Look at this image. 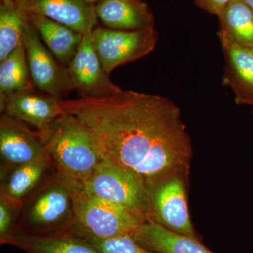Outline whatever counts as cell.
Here are the masks:
<instances>
[{
	"label": "cell",
	"instance_id": "obj_1",
	"mask_svg": "<svg viewBox=\"0 0 253 253\" xmlns=\"http://www.w3.org/2000/svg\"><path fill=\"white\" fill-rule=\"evenodd\" d=\"M61 105L90 131L105 157L139 176L147 189L171 174L189 172L191 139L180 109L168 98L122 90Z\"/></svg>",
	"mask_w": 253,
	"mask_h": 253
},
{
	"label": "cell",
	"instance_id": "obj_2",
	"mask_svg": "<svg viewBox=\"0 0 253 253\" xmlns=\"http://www.w3.org/2000/svg\"><path fill=\"white\" fill-rule=\"evenodd\" d=\"M45 145L55 171L72 191L83 189L104 158L90 131L67 113L56 123Z\"/></svg>",
	"mask_w": 253,
	"mask_h": 253
},
{
	"label": "cell",
	"instance_id": "obj_3",
	"mask_svg": "<svg viewBox=\"0 0 253 253\" xmlns=\"http://www.w3.org/2000/svg\"><path fill=\"white\" fill-rule=\"evenodd\" d=\"M76 223L72 189L54 171L23 201L16 231L49 236L69 230Z\"/></svg>",
	"mask_w": 253,
	"mask_h": 253
},
{
	"label": "cell",
	"instance_id": "obj_4",
	"mask_svg": "<svg viewBox=\"0 0 253 253\" xmlns=\"http://www.w3.org/2000/svg\"><path fill=\"white\" fill-rule=\"evenodd\" d=\"M83 189L123 206L145 221L150 219L149 191L144 183L105 156Z\"/></svg>",
	"mask_w": 253,
	"mask_h": 253
},
{
	"label": "cell",
	"instance_id": "obj_5",
	"mask_svg": "<svg viewBox=\"0 0 253 253\" xmlns=\"http://www.w3.org/2000/svg\"><path fill=\"white\" fill-rule=\"evenodd\" d=\"M73 200L76 224L99 239L132 236L146 221L123 206L83 189L73 191Z\"/></svg>",
	"mask_w": 253,
	"mask_h": 253
},
{
	"label": "cell",
	"instance_id": "obj_6",
	"mask_svg": "<svg viewBox=\"0 0 253 253\" xmlns=\"http://www.w3.org/2000/svg\"><path fill=\"white\" fill-rule=\"evenodd\" d=\"M189 172H178L164 178L148 189L150 219L168 230L199 239L188 207Z\"/></svg>",
	"mask_w": 253,
	"mask_h": 253
},
{
	"label": "cell",
	"instance_id": "obj_7",
	"mask_svg": "<svg viewBox=\"0 0 253 253\" xmlns=\"http://www.w3.org/2000/svg\"><path fill=\"white\" fill-rule=\"evenodd\" d=\"M158 38L156 28L120 31L99 26L91 32L95 52L108 74L119 66L132 62L150 54Z\"/></svg>",
	"mask_w": 253,
	"mask_h": 253
},
{
	"label": "cell",
	"instance_id": "obj_8",
	"mask_svg": "<svg viewBox=\"0 0 253 253\" xmlns=\"http://www.w3.org/2000/svg\"><path fill=\"white\" fill-rule=\"evenodd\" d=\"M23 43L32 81L38 91L65 100L76 90L68 68L46 47L28 18L23 30Z\"/></svg>",
	"mask_w": 253,
	"mask_h": 253
},
{
	"label": "cell",
	"instance_id": "obj_9",
	"mask_svg": "<svg viewBox=\"0 0 253 253\" xmlns=\"http://www.w3.org/2000/svg\"><path fill=\"white\" fill-rule=\"evenodd\" d=\"M61 100L41 91H19L0 104L1 113L26 123L41 134L44 144L65 111Z\"/></svg>",
	"mask_w": 253,
	"mask_h": 253
},
{
	"label": "cell",
	"instance_id": "obj_10",
	"mask_svg": "<svg viewBox=\"0 0 253 253\" xmlns=\"http://www.w3.org/2000/svg\"><path fill=\"white\" fill-rule=\"evenodd\" d=\"M90 33L84 35L77 52L69 66L68 73L75 89L81 98L100 99L121 92V87L110 79L95 52Z\"/></svg>",
	"mask_w": 253,
	"mask_h": 253
},
{
	"label": "cell",
	"instance_id": "obj_11",
	"mask_svg": "<svg viewBox=\"0 0 253 253\" xmlns=\"http://www.w3.org/2000/svg\"><path fill=\"white\" fill-rule=\"evenodd\" d=\"M46 152L38 131L28 125L1 113L0 118V168L29 162Z\"/></svg>",
	"mask_w": 253,
	"mask_h": 253
},
{
	"label": "cell",
	"instance_id": "obj_12",
	"mask_svg": "<svg viewBox=\"0 0 253 253\" xmlns=\"http://www.w3.org/2000/svg\"><path fill=\"white\" fill-rule=\"evenodd\" d=\"M14 2L25 12L45 16L83 36L99 25L94 5L85 0H15Z\"/></svg>",
	"mask_w": 253,
	"mask_h": 253
},
{
	"label": "cell",
	"instance_id": "obj_13",
	"mask_svg": "<svg viewBox=\"0 0 253 253\" xmlns=\"http://www.w3.org/2000/svg\"><path fill=\"white\" fill-rule=\"evenodd\" d=\"M54 171L47 151L29 162L0 168V197L22 204Z\"/></svg>",
	"mask_w": 253,
	"mask_h": 253
},
{
	"label": "cell",
	"instance_id": "obj_14",
	"mask_svg": "<svg viewBox=\"0 0 253 253\" xmlns=\"http://www.w3.org/2000/svg\"><path fill=\"white\" fill-rule=\"evenodd\" d=\"M95 6L98 20L104 26L120 31L155 28V17L143 0H101Z\"/></svg>",
	"mask_w": 253,
	"mask_h": 253
},
{
	"label": "cell",
	"instance_id": "obj_15",
	"mask_svg": "<svg viewBox=\"0 0 253 253\" xmlns=\"http://www.w3.org/2000/svg\"><path fill=\"white\" fill-rule=\"evenodd\" d=\"M225 65L222 84L229 86L238 105L253 106V49L223 46Z\"/></svg>",
	"mask_w": 253,
	"mask_h": 253
},
{
	"label": "cell",
	"instance_id": "obj_16",
	"mask_svg": "<svg viewBox=\"0 0 253 253\" xmlns=\"http://www.w3.org/2000/svg\"><path fill=\"white\" fill-rule=\"evenodd\" d=\"M73 227L49 236L31 235L16 231L11 246L27 253H101Z\"/></svg>",
	"mask_w": 253,
	"mask_h": 253
},
{
	"label": "cell",
	"instance_id": "obj_17",
	"mask_svg": "<svg viewBox=\"0 0 253 253\" xmlns=\"http://www.w3.org/2000/svg\"><path fill=\"white\" fill-rule=\"evenodd\" d=\"M131 237L145 249L157 253H214L199 239L176 234L150 219Z\"/></svg>",
	"mask_w": 253,
	"mask_h": 253
},
{
	"label": "cell",
	"instance_id": "obj_18",
	"mask_svg": "<svg viewBox=\"0 0 253 253\" xmlns=\"http://www.w3.org/2000/svg\"><path fill=\"white\" fill-rule=\"evenodd\" d=\"M26 13L41 41L58 61L68 67L77 52L83 35L45 16Z\"/></svg>",
	"mask_w": 253,
	"mask_h": 253
},
{
	"label": "cell",
	"instance_id": "obj_19",
	"mask_svg": "<svg viewBox=\"0 0 253 253\" xmlns=\"http://www.w3.org/2000/svg\"><path fill=\"white\" fill-rule=\"evenodd\" d=\"M217 35L221 46L253 49V11L243 0H231L220 14Z\"/></svg>",
	"mask_w": 253,
	"mask_h": 253
},
{
	"label": "cell",
	"instance_id": "obj_20",
	"mask_svg": "<svg viewBox=\"0 0 253 253\" xmlns=\"http://www.w3.org/2000/svg\"><path fill=\"white\" fill-rule=\"evenodd\" d=\"M34 88L22 42L7 57L0 61V104L15 93Z\"/></svg>",
	"mask_w": 253,
	"mask_h": 253
},
{
	"label": "cell",
	"instance_id": "obj_21",
	"mask_svg": "<svg viewBox=\"0 0 253 253\" xmlns=\"http://www.w3.org/2000/svg\"><path fill=\"white\" fill-rule=\"evenodd\" d=\"M27 14L14 1L0 2V61L23 42Z\"/></svg>",
	"mask_w": 253,
	"mask_h": 253
},
{
	"label": "cell",
	"instance_id": "obj_22",
	"mask_svg": "<svg viewBox=\"0 0 253 253\" xmlns=\"http://www.w3.org/2000/svg\"><path fill=\"white\" fill-rule=\"evenodd\" d=\"M73 229L101 253H157L145 249L130 236L103 239L88 234L80 228L77 224H75Z\"/></svg>",
	"mask_w": 253,
	"mask_h": 253
},
{
	"label": "cell",
	"instance_id": "obj_23",
	"mask_svg": "<svg viewBox=\"0 0 253 253\" xmlns=\"http://www.w3.org/2000/svg\"><path fill=\"white\" fill-rule=\"evenodd\" d=\"M21 203L0 197V244L10 245L16 229Z\"/></svg>",
	"mask_w": 253,
	"mask_h": 253
},
{
	"label": "cell",
	"instance_id": "obj_24",
	"mask_svg": "<svg viewBox=\"0 0 253 253\" xmlns=\"http://www.w3.org/2000/svg\"><path fill=\"white\" fill-rule=\"evenodd\" d=\"M195 4L209 14L219 16L231 0H194Z\"/></svg>",
	"mask_w": 253,
	"mask_h": 253
},
{
	"label": "cell",
	"instance_id": "obj_25",
	"mask_svg": "<svg viewBox=\"0 0 253 253\" xmlns=\"http://www.w3.org/2000/svg\"><path fill=\"white\" fill-rule=\"evenodd\" d=\"M253 11V0H243Z\"/></svg>",
	"mask_w": 253,
	"mask_h": 253
},
{
	"label": "cell",
	"instance_id": "obj_26",
	"mask_svg": "<svg viewBox=\"0 0 253 253\" xmlns=\"http://www.w3.org/2000/svg\"><path fill=\"white\" fill-rule=\"evenodd\" d=\"M86 1H87V2H89V4L95 5L96 4V3L99 2V1H101V0H85Z\"/></svg>",
	"mask_w": 253,
	"mask_h": 253
},
{
	"label": "cell",
	"instance_id": "obj_27",
	"mask_svg": "<svg viewBox=\"0 0 253 253\" xmlns=\"http://www.w3.org/2000/svg\"><path fill=\"white\" fill-rule=\"evenodd\" d=\"M14 1L15 0H0V2H11Z\"/></svg>",
	"mask_w": 253,
	"mask_h": 253
},
{
	"label": "cell",
	"instance_id": "obj_28",
	"mask_svg": "<svg viewBox=\"0 0 253 253\" xmlns=\"http://www.w3.org/2000/svg\"></svg>",
	"mask_w": 253,
	"mask_h": 253
}]
</instances>
